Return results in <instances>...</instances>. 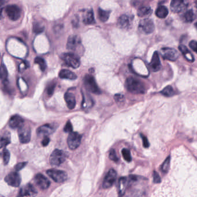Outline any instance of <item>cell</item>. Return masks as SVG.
I'll list each match as a JSON object with an SVG mask.
<instances>
[{"label": "cell", "mask_w": 197, "mask_h": 197, "mask_svg": "<svg viewBox=\"0 0 197 197\" xmlns=\"http://www.w3.org/2000/svg\"><path fill=\"white\" fill-rule=\"evenodd\" d=\"M19 138L20 142L27 144L31 139V129L29 126H22L19 129Z\"/></svg>", "instance_id": "13"}, {"label": "cell", "mask_w": 197, "mask_h": 197, "mask_svg": "<svg viewBox=\"0 0 197 197\" xmlns=\"http://www.w3.org/2000/svg\"><path fill=\"white\" fill-rule=\"evenodd\" d=\"M150 66L153 72H157L160 69L161 62L159 57V53L157 51H155L153 54L150 63Z\"/></svg>", "instance_id": "18"}, {"label": "cell", "mask_w": 197, "mask_h": 197, "mask_svg": "<svg viewBox=\"0 0 197 197\" xmlns=\"http://www.w3.org/2000/svg\"><path fill=\"white\" fill-rule=\"evenodd\" d=\"M153 180H154V183H160L161 182V178H160L159 173H157V172L154 171V172H153Z\"/></svg>", "instance_id": "44"}, {"label": "cell", "mask_w": 197, "mask_h": 197, "mask_svg": "<svg viewBox=\"0 0 197 197\" xmlns=\"http://www.w3.org/2000/svg\"><path fill=\"white\" fill-rule=\"evenodd\" d=\"M188 5V0H172L171 10L175 13H180L185 9Z\"/></svg>", "instance_id": "10"}, {"label": "cell", "mask_w": 197, "mask_h": 197, "mask_svg": "<svg viewBox=\"0 0 197 197\" xmlns=\"http://www.w3.org/2000/svg\"><path fill=\"white\" fill-rule=\"evenodd\" d=\"M109 157L111 160H112L115 162H117L119 160V158H118L116 154V152L114 149H111V151L109 152Z\"/></svg>", "instance_id": "39"}, {"label": "cell", "mask_w": 197, "mask_h": 197, "mask_svg": "<svg viewBox=\"0 0 197 197\" xmlns=\"http://www.w3.org/2000/svg\"><path fill=\"white\" fill-rule=\"evenodd\" d=\"M156 15L160 19H164L168 15V10L164 6H160L156 11Z\"/></svg>", "instance_id": "26"}, {"label": "cell", "mask_w": 197, "mask_h": 197, "mask_svg": "<svg viewBox=\"0 0 197 197\" xmlns=\"http://www.w3.org/2000/svg\"><path fill=\"white\" fill-rule=\"evenodd\" d=\"M44 30V27L39 23H36L33 25V31L35 34H40Z\"/></svg>", "instance_id": "36"}, {"label": "cell", "mask_w": 197, "mask_h": 197, "mask_svg": "<svg viewBox=\"0 0 197 197\" xmlns=\"http://www.w3.org/2000/svg\"><path fill=\"white\" fill-rule=\"evenodd\" d=\"M49 142H50L49 138L48 137H45L44 139H43V141H42V144L43 146H47V145L49 144Z\"/></svg>", "instance_id": "46"}, {"label": "cell", "mask_w": 197, "mask_h": 197, "mask_svg": "<svg viewBox=\"0 0 197 197\" xmlns=\"http://www.w3.org/2000/svg\"><path fill=\"white\" fill-rule=\"evenodd\" d=\"M84 83L85 87L89 91L95 94H100L101 93L94 78L92 76L86 75L84 78Z\"/></svg>", "instance_id": "5"}, {"label": "cell", "mask_w": 197, "mask_h": 197, "mask_svg": "<svg viewBox=\"0 0 197 197\" xmlns=\"http://www.w3.org/2000/svg\"><path fill=\"white\" fill-rule=\"evenodd\" d=\"M161 54L163 58L171 61L177 60L179 57V53L175 48L164 47L161 50Z\"/></svg>", "instance_id": "9"}, {"label": "cell", "mask_w": 197, "mask_h": 197, "mask_svg": "<svg viewBox=\"0 0 197 197\" xmlns=\"http://www.w3.org/2000/svg\"><path fill=\"white\" fill-rule=\"evenodd\" d=\"M179 49L180 51L182 53L184 58H186L188 61H189L190 63L194 62V58L193 55L184 45H183V44L180 45L179 46Z\"/></svg>", "instance_id": "23"}, {"label": "cell", "mask_w": 197, "mask_h": 197, "mask_svg": "<svg viewBox=\"0 0 197 197\" xmlns=\"http://www.w3.org/2000/svg\"><path fill=\"white\" fill-rule=\"evenodd\" d=\"M61 58L69 67L76 69L80 66L81 62L79 58L73 53H64L61 55Z\"/></svg>", "instance_id": "2"}, {"label": "cell", "mask_w": 197, "mask_h": 197, "mask_svg": "<svg viewBox=\"0 0 197 197\" xmlns=\"http://www.w3.org/2000/svg\"><path fill=\"white\" fill-rule=\"evenodd\" d=\"M140 137L142 138V141H143V145H144V148H148L150 145V144H149V141L148 139V138L144 136V135L141 134H140Z\"/></svg>", "instance_id": "43"}, {"label": "cell", "mask_w": 197, "mask_h": 197, "mask_svg": "<svg viewBox=\"0 0 197 197\" xmlns=\"http://www.w3.org/2000/svg\"><path fill=\"white\" fill-rule=\"evenodd\" d=\"M115 97L116 100L117 101H121L124 99V96L120 94L116 95Z\"/></svg>", "instance_id": "47"}, {"label": "cell", "mask_w": 197, "mask_h": 197, "mask_svg": "<svg viewBox=\"0 0 197 197\" xmlns=\"http://www.w3.org/2000/svg\"><path fill=\"white\" fill-rule=\"evenodd\" d=\"M93 101L92 100V98L89 95H87V96L84 95L83 97V102H82L83 108L91 107L93 106Z\"/></svg>", "instance_id": "29"}, {"label": "cell", "mask_w": 197, "mask_h": 197, "mask_svg": "<svg viewBox=\"0 0 197 197\" xmlns=\"http://www.w3.org/2000/svg\"><path fill=\"white\" fill-rule=\"evenodd\" d=\"M5 182L10 186L12 187H19L22 181L21 176L19 174L16 172L9 173L4 179Z\"/></svg>", "instance_id": "11"}, {"label": "cell", "mask_w": 197, "mask_h": 197, "mask_svg": "<svg viewBox=\"0 0 197 197\" xmlns=\"http://www.w3.org/2000/svg\"><path fill=\"white\" fill-rule=\"evenodd\" d=\"M55 130V127L50 124H46L40 126L37 130V134L39 135L46 136L53 133Z\"/></svg>", "instance_id": "17"}, {"label": "cell", "mask_w": 197, "mask_h": 197, "mask_svg": "<svg viewBox=\"0 0 197 197\" xmlns=\"http://www.w3.org/2000/svg\"><path fill=\"white\" fill-rule=\"evenodd\" d=\"M64 98L68 108L73 109L76 105V99L74 95L71 92H67L64 95Z\"/></svg>", "instance_id": "21"}, {"label": "cell", "mask_w": 197, "mask_h": 197, "mask_svg": "<svg viewBox=\"0 0 197 197\" xmlns=\"http://www.w3.org/2000/svg\"><path fill=\"white\" fill-rule=\"evenodd\" d=\"M81 44V39L76 35L71 36L68 39L67 47L68 50H74Z\"/></svg>", "instance_id": "19"}, {"label": "cell", "mask_w": 197, "mask_h": 197, "mask_svg": "<svg viewBox=\"0 0 197 197\" xmlns=\"http://www.w3.org/2000/svg\"><path fill=\"white\" fill-rule=\"evenodd\" d=\"M83 22L86 24H92L95 23L94 13L92 10L88 11L86 15L84 16Z\"/></svg>", "instance_id": "27"}, {"label": "cell", "mask_w": 197, "mask_h": 197, "mask_svg": "<svg viewBox=\"0 0 197 197\" xmlns=\"http://www.w3.org/2000/svg\"><path fill=\"white\" fill-rule=\"evenodd\" d=\"M131 19L127 15H122L118 19V25L121 28H128L130 27Z\"/></svg>", "instance_id": "22"}, {"label": "cell", "mask_w": 197, "mask_h": 197, "mask_svg": "<svg viewBox=\"0 0 197 197\" xmlns=\"http://www.w3.org/2000/svg\"><path fill=\"white\" fill-rule=\"evenodd\" d=\"M1 78L3 81H6L8 78V72L5 65H4L3 64L1 67Z\"/></svg>", "instance_id": "35"}, {"label": "cell", "mask_w": 197, "mask_h": 197, "mask_svg": "<svg viewBox=\"0 0 197 197\" xmlns=\"http://www.w3.org/2000/svg\"><path fill=\"white\" fill-rule=\"evenodd\" d=\"M155 29L154 23L152 20L146 18L141 20L139 24V29L142 33L150 34L152 33Z\"/></svg>", "instance_id": "6"}, {"label": "cell", "mask_w": 197, "mask_h": 197, "mask_svg": "<svg viewBox=\"0 0 197 197\" xmlns=\"http://www.w3.org/2000/svg\"><path fill=\"white\" fill-rule=\"evenodd\" d=\"M59 77L63 79H68V80H75L77 76L75 73L72 72L71 71L67 70V69H63L59 72Z\"/></svg>", "instance_id": "24"}, {"label": "cell", "mask_w": 197, "mask_h": 197, "mask_svg": "<svg viewBox=\"0 0 197 197\" xmlns=\"http://www.w3.org/2000/svg\"><path fill=\"white\" fill-rule=\"evenodd\" d=\"M98 13L99 19L102 22H105L109 17L110 12H109V11L104 10L100 8L98 10Z\"/></svg>", "instance_id": "28"}, {"label": "cell", "mask_w": 197, "mask_h": 197, "mask_svg": "<svg viewBox=\"0 0 197 197\" xmlns=\"http://www.w3.org/2000/svg\"><path fill=\"white\" fill-rule=\"evenodd\" d=\"M128 186V180L127 178L125 177H121L119 179L118 182V192L120 197L124 195L127 188Z\"/></svg>", "instance_id": "20"}, {"label": "cell", "mask_w": 197, "mask_h": 197, "mask_svg": "<svg viewBox=\"0 0 197 197\" xmlns=\"http://www.w3.org/2000/svg\"><path fill=\"white\" fill-rule=\"evenodd\" d=\"M125 85L127 90L134 94H144L146 91L144 84L134 77H128L126 80Z\"/></svg>", "instance_id": "1"}, {"label": "cell", "mask_w": 197, "mask_h": 197, "mask_svg": "<svg viewBox=\"0 0 197 197\" xmlns=\"http://www.w3.org/2000/svg\"><path fill=\"white\" fill-rule=\"evenodd\" d=\"M160 93L163 96L166 97H171L175 95V91L173 90V88L170 85L165 87L160 92Z\"/></svg>", "instance_id": "30"}, {"label": "cell", "mask_w": 197, "mask_h": 197, "mask_svg": "<svg viewBox=\"0 0 197 197\" xmlns=\"http://www.w3.org/2000/svg\"><path fill=\"white\" fill-rule=\"evenodd\" d=\"M55 89V84H50L47 88V93L49 96L53 95V92L54 91Z\"/></svg>", "instance_id": "41"}, {"label": "cell", "mask_w": 197, "mask_h": 197, "mask_svg": "<svg viewBox=\"0 0 197 197\" xmlns=\"http://www.w3.org/2000/svg\"><path fill=\"white\" fill-rule=\"evenodd\" d=\"M195 6H196V8H197V2L196 3V4H195Z\"/></svg>", "instance_id": "48"}, {"label": "cell", "mask_w": 197, "mask_h": 197, "mask_svg": "<svg viewBox=\"0 0 197 197\" xmlns=\"http://www.w3.org/2000/svg\"><path fill=\"white\" fill-rule=\"evenodd\" d=\"M82 136L77 133H70L67 139V144L69 148L71 150H75L79 146L81 142Z\"/></svg>", "instance_id": "7"}, {"label": "cell", "mask_w": 197, "mask_h": 197, "mask_svg": "<svg viewBox=\"0 0 197 197\" xmlns=\"http://www.w3.org/2000/svg\"><path fill=\"white\" fill-rule=\"evenodd\" d=\"M5 12L10 19L13 21L18 20L21 16V9L16 5H10L5 8Z\"/></svg>", "instance_id": "8"}, {"label": "cell", "mask_w": 197, "mask_h": 197, "mask_svg": "<svg viewBox=\"0 0 197 197\" xmlns=\"http://www.w3.org/2000/svg\"><path fill=\"white\" fill-rule=\"evenodd\" d=\"M35 63L37 65H38L40 69L42 71H45L46 68V63L44 59L41 57H37L35 59Z\"/></svg>", "instance_id": "31"}, {"label": "cell", "mask_w": 197, "mask_h": 197, "mask_svg": "<svg viewBox=\"0 0 197 197\" xmlns=\"http://www.w3.org/2000/svg\"><path fill=\"white\" fill-rule=\"evenodd\" d=\"M10 135H4L1 139V148L5 147L10 144Z\"/></svg>", "instance_id": "34"}, {"label": "cell", "mask_w": 197, "mask_h": 197, "mask_svg": "<svg viewBox=\"0 0 197 197\" xmlns=\"http://www.w3.org/2000/svg\"><path fill=\"white\" fill-rule=\"evenodd\" d=\"M73 128H72V125L70 121H68L67 123L65 126L64 130L66 133H72Z\"/></svg>", "instance_id": "40"}, {"label": "cell", "mask_w": 197, "mask_h": 197, "mask_svg": "<svg viewBox=\"0 0 197 197\" xmlns=\"http://www.w3.org/2000/svg\"><path fill=\"white\" fill-rule=\"evenodd\" d=\"M153 10L150 7L144 6L141 7L138 10V15L140 17H147L152 14Z\"/></svg>", "instance_id": "25"}, {"label": "cell", "mask_w": 197, "mask_h": 197, "mask_svg": "<svg viewBox=\"0 0 197 197\" xmlns=\"http://www.w3.org/2000/svg\"><path fill=\"white\" fill-rule=\"evenodd\" d=\"M24 124V119L19 116H12L9 121V125L12 129H20Z\"/></svg>", "instance_id": "16"}, {"label": "cell", "mask_w": 197, "mask_h": 197, "mask_svg": "<svg viewBox=\"0 0 197 197\" xmlns=\"http://www.w3.org/2000/svg\"><path fill=\"white\" fill-rule=\"evenodd\" d=\"M184 18L187 22H192L195 19V15L192 10H188L184 15Z\"/></svg>", "instance_id": "32"}, {"label": "cell", "mask_w": 197, "mask_h": 197, "mask_svg": "<svg viewBox=\"0 0 197 197\" xmlns=\"http://www.w3.org/2000/svg\"><path fill=\"white\" fill-rule=\"evenodd\" d=\"M35 182L37 184L39 188L42 190L48 188L50 185V182L48 179L45 177L41 173H38L35 176L34 178Z\"/></svg>", "instance_id": "14"}, {"label": "cell", "mask_w": 197, "mask_h": 197, "mask_svg": "<svg viewBox=\"0 0 197 197\" xmlns=\"http://www.w3.org/2000/svg\"><path fill=\"white\" fill-rule=\"evenodd\" d=\"M169 164H170V157L169 156L164 161L162 166H161V169L162 171L164 172L167 173L168 171L169 168Z\"/></svg>", "instance_id": "37"}, {"label": "cell", "mask_w": 197, "mask_h": 197, "mask_svg": "<svg viewBox=\"0 0 197 197\" xmlns=\"http://www.w3.org/2000/svg\"><path fill=\"white\" fill-rule=\"evenodd\" d=\"M2 157H3V160L4 164L5 165L8 164L10 161V153L7 149H4L2 152Z\"/></svg>", "instance_id": "38"}, {"label": "cell", "mask_w": 197, "mask_h": 197, "mask_svg": "<svg viewBox=\"0 0 197 197\" xmlns=\"http://www.w3.org/2000/svg\"><path fill=\"white\" fill-rule=\"evenodd\" d=\"M121 153H122V155L123 156V158L124 159L125 161H127V162H131V161L132 157H131V155L130 151L128 149L124 148L122 150Z\"/></svg>", "instance_id": "33"}, {"label": "cell", "mask_w": 197, "mask_h": 197, "mask_svg": "<svg viewBox=\"0 0 197 197\" xmlns=\"http://www.w3.org/2000/svg\"><path fill=\"white\" fill-rule=\"evenodd\" d=\"M67 157V155L65 152L56 149L50 155V163L53 165H60L66 160Z\"/></svg>", "instance_id": "3"}, {"label": "cell", "mask_w": 197, "mask_h": 197, "mask_svg": "<svg viewBox=\"0 0 197 197\" xmlns=\"http://www.w3.org/2000/svg\"><path fill=\"white\" fill-rule=\"evenodd\" d=\"M117 177V172L113 169H111L107 174L106 175L103 182V188H108L113 186L114 183L115 182L116 179Z\"/></svg>", "instance_id": "12"}, {"label": "cell", "mask_w": 197, "mask_h": 197, "mask_svg": "<svg viewBox=\"0 0 197 197\" xmlns=\"http://www.w3.org/2000/svg\"><path fill=\"white\" fill-rule=\"evenodd\" d=\"M27 163L26 162H23V163H20L18 164L16 167H15V169L17 171H20L21 169H22L23 168H24V167L26 165Z\"/></svg>", "instance_id": "45"}, {"label": "cell", "mask_w": 197, "mask_h": 197, "mask_svg": "<svg viewBox=\"0 0 197 197\" xmlns=\"http://www.w3.org/2000/svg\"><path fill=\"white\" fill-rule=\"evenodd\" d=\"M37 194V191L31 184H27L20 190L19 197H34Z\"/></svg>", "instance_id": "15"}, {"label": "cell", "mask_w": 197, "mask_h": 197, "mask_svg": "<svg viewBox=\"0 0 197 197\" xmlns=\"http://www.w3.org/2000/svg\"><path fill=\"white\" fill-rule=\"evenodd\" d=\"M46 173L56 182L63 183L67 179V173L64 171L51 169L48 170Z\"/></svg>", "instance_id": "4"}, {"label": "cell", "mask_w": 197, "mask_h": 197, "mask_svg": "<svg viewBox=\"0 0 197 197\" xmlns=\"http://www.w3.org/2000/svg\"><path fill=\"white\" fill-rule=\"evenodd\" d=\"M190 47L192 49V50L197 54V42L195 40H191L189 44Z\"/></svg>", "instance_id": "42"}]
</instances>
